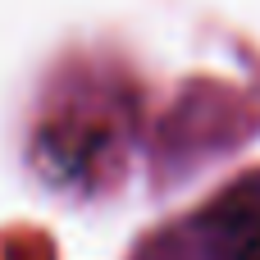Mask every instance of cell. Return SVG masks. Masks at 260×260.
<instances>
[{
	"instance_id": "cell-1",
	"label": "cell",
	"mask_w": 260,
	"mask_h": 260,
	"mask_svg": "<svg viewBox=\"0 0 260 260\" xmlns=\"http://www.w3.org/2000/svg\"><path fill=\"white\" fill-rule=\"evenodd\" d=\"M169 242L178 260H260V174L229 187Z\"/></svg>"
}]
</instances>
